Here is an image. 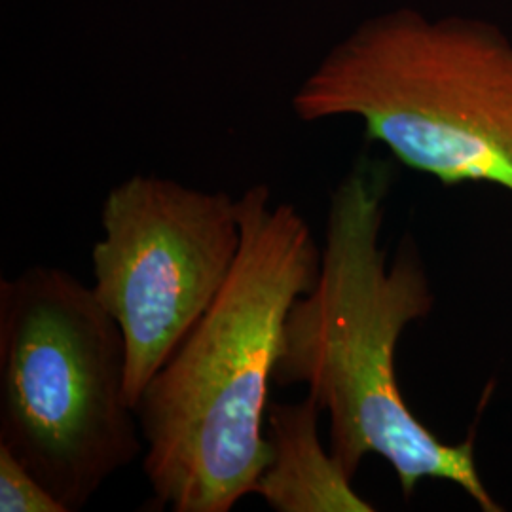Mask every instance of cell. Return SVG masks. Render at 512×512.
<instances>
[{"label": "cell", "mask_w": 512, "mask_h": 512, "mask_svg": "<svg viewBox=\"0 0 512 512\" xmlns=\"http://www.w3.org/2000/svg\"><path fill=\"white\" fill-rule=\"evenodd\" d=\"M389 167L359 158L330 196L321 272L289 311L274 384L304 385L329 416V448L349 478L366 456L393 469L404 497L423 480L458 486L482 512L503 507L476 465L473 437L440 440L404 399L397 346L435 310L410 236L389 262L382 247Z\"/></svg>", "instance_id": "obj_1"}, {"label": "cell", "mask_w": 512, "mask_h": 512, "mask_svg": "<svg viewBox=\"0 0 512 512\" xmlns=\"http://www.w3.org/2000/svg\"><path fill=\"white\" fill-rule=\"evenodd\" d=\"M241 249L202 319L135 406L143 471L160 511L228 512L270 458V387L294 302L310 293L323 249L293 203L268 184L238 198Z\"/></svg>", "instance_id": "obj_2"}, {"label": "cell", "mask_w": 512, "mask_h": 512, "mask_svg": "<svg viewBox=\"0 0 512 512\" xmlns=\"http://www.w3.org/2000/svg\"><path fill=\"white\" fill-rule=\"evenodd\" d=\"M293 107L302 122L357 116L368 141L444 186L512 194V38L492 21L410 8L366 19Z\"/></svg>", "instance_id": "obj_3"}, {"label": "cell", "mask_w": 512, "mask_h": 512, "mask_svg": "<svg viewBox=\"0 0 512 512\" xmlns=\"http://www.w3.org/2000/svg\"><path fill=\"white\" fill-rule=\"evenodd\" d=\"M0 446L67 512L143 458L122 330L93 287L61 268L0 279Z\"/></svg>", "instance_id": "obj_4"}, {"label": "cell", "mask_w": 512, "mask_h": 512, "mask_svg": "<svg viewBox=\"0 0 512 512\" xmlns=\"http://www.w3.org/2000/svg\"><path fill=\"white\" fill-rule=\"evenodd\" d=\"M99 220L93 293L122 330L126 397L135 408L232 274L239 205L228 192L133 175L110 188Z\"/></svg>", "instance_id": "obj_5"}, {"label": "cell", "mask_w": 512, "mask_h": 512, "mask_svg": "<svg viewBox=\"0 0 512 512\" xmlns=\"http://www.w3.org/2000/svg\"><path fill=\"white\" fill-rule=\"evenodd\" d=\"M323 414L310 395L300 403H270L266 418L270 458L253 494L275 512L376 511L321 442Z\"/></svg>", "instance_id": "obj_6"}, {"label": "cell", "mask_w": 512, "mask_h": 512, "mask_svg": "<svg viewBox=\"0 0 512 512\" xmlns=\"http://www.w3.org/2000/svg\"><path fill=\"white\" fill-rule=\"evenodd\" d=\"M0 512H67V509L6 446H0Z\"/></svg>", "instance_id": "obj_7"}]
</instances>
